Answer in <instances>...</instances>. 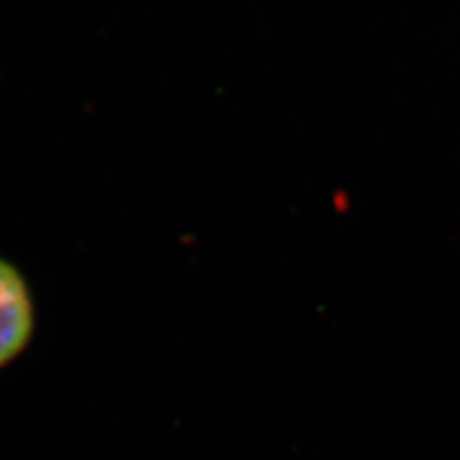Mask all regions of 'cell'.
<instances>
[{
	"instance_id": "1",
	"label": "cell",
	"mask_w": 460,
	"mask_h": 460,
	"mask_svg": "<svg viewBox=\"0 0 460 460\" xmlns=\"http://www.w3.org/2000/svg\"><path fill=\"white\" fill-rule=\"evenodd\" d=\"M33 332L30 285L14 264L0 258V368L14 362L28 348Z\"/></svg>"
}]
</instances>
